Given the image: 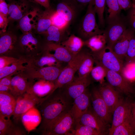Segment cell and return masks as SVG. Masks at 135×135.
<instances>
[{
    "mask_svg": "<svg viewBox=\"0 0 135 135\" xmlns=\"http://www.w3.org/2000/svg\"><path fill=\"white\" fill-rule=\"evenodd\" d=\"M135 62V35L131 39L126 56L124 64Z\"/></svg>",
    "mask_w": 135,
    "mask_h": 135,
    "instance_id": "f35d334b",
    "label": "cell"
},
{
    "mask_svg": "<svg viewBox=\"0 0 135 135\" xmlns=\"http://www.w3.org/2000/svg\"><path fill=\"white\" fill-rule=\"evenodd\" d=\"M69 24L56 11L52 18V25L60 28L66 29Z\"/></svg>",
    "mask_w": 135,
    "mask_h": 135,
    "instance_id": "ab89813d",
    "label": "cell"
},
{
    "mask_svg": "<svg viewBox=\"0 0 135 135\" xmlns=\"http://www.w3.org/2000/svg\"><path fill=\"white\" fill-rule=\"evenodd\" d=\"M39 10L36 8L29 10L18 21V27L23 33L31 32L33 29H34Z\"/></svg>",
    "mask_w": 135,
    "mask_h": 135,
    "instance_id": "4316f807",
    "label": "cell"
},
{
    "mask_svg": "<svg viewBox=\"0 0 135 135\" xmlns=\"http://www.w3.org/2000/svg\"><path fill=\"white\" fill-rule=\"evenodd\" d=\"M37 3H38L46 9H48L51 7L50 4V0H36Z\"/></svg>",
    "mask_w": 135,
    "mask_h": 135,
    "instance_id": "816d5d0a",
    "label": "cell"
},
{
    "mask_svg": "<svg viewBox=\"0 0 135 135\" xmlns=\"http://www.w3.org/2000/svg\"><path fill=\"white\" fill-rule=\"evenodd\" d=\"M91 100L90 94L87 89L74 100L70 111L75 124L79 122L81 116L90 107Z\"/></svg>",
    "mask_w": 135,
    "mask_h": 135,
    "instance_id": "9a60e30c",
    "label": "cell"
},
{
    "mask_svg": "<svg viewBox=\"0 0 135 135\" xmlns=\"http://www.w3.org/2000/svg\"><path fill=\"white\" fill-rule=\"evenodd\" d=\"M84 44V40L74 34L71 35L61 44L74 56L81 51Z\"/></svg>",
    "mask_w": 135,
    "mask_h": 135,
    "instance_id": "f546056e",
    "label": "cell"
},
{
    "mask_svg": "<svg viewBox=\"0 0 135 135\" xmlns=\"http://www.w3.org/2000/svg\"><path fill=\"white\" fill-rule=\"evenodd\" d=\"M16 102L15 97L9 92L0 91V105H6Z\"/></svg>",
    "mask_w": 135,
    "mask_h": 135,
    "instance_id": "b9f144b4",
    "label": "cell"
},
{
    "mask_svg": "<svg viewBox=\"0 0 135 135\" xmlns=\"http://www.w3.org/2000/svg\"><path fill=\"white\" fill-rule=\"evenodd\" d=\"M106 0H94V8L98 18V24L102 27L105 26L104 12Z\"/></svg>",
    "mask_w": 135,
    "mask_h": 135,
    "instance_id": "74e56055",
    "label": "cell"
},
{
    "mask_svg": "<svg viewBox=\"0 0 135 135\" xmlns=\"http://www.w3.org/2000/svg\"><path fill=\"white\" fill-rule=\"evenodd\" d=\"M106 3L108 8V14L106 19L108 24L118 20L120 17L122 10L117 0H106Z\"/></svg>",
    "mask_w": 135,
    "mask_h": 135,
    "instance_id": "d6a6232c",
    "label": "cell"
},
{
    "mask_svg": "<svg viewBox=\"0 0 135 135\" xmlns=\"http://www.w3.org/2000/svg\"><path fill=\"white\" fill-rule=\"evenodd\" d=\"M128 25L126 17L122 16L108 24L103 33L106 39V46L112 49L114 44L127 28Z\"/></svg>",
    "mask_w": 135,
    "mask_h": 135,
    "instance_id": "ba28073f",
    "label": "cell"
},
{
    "mask_svg": "<svg viewBox=\"0 0 135 135\" xmlns=\"http://www.w3.org/2000/svg\"><path fill=\"white\" fill-rule=\"evenodd\" d=\"M79 6H85L88 5L93 0H74Z\"/></svg>",
    "mask_w": 135,
    "mask_h": 135,
    "instance_id": "f5cc1de1",
    "label": "cell"
},
{
    "mask_svg": "<svg viewBox=\"0 0 135 135\" xmlns=\"http://www.w3.org/2000/svg\"><path fill=\"white\" fill-rule=\"evenodd\" d=\"M28 58H19L17 62L10 66H5L0 69V79L6 76H13L25 70L28 67L27 63Z\"/></svg>",
    "mask_w": 135,
    "mask_h": 135,
    "instance_id": "83f0119b",
    "label": "cell"
},
{
    "mask_svg": "<svg viewBox=\"0 0 135 135\" xmlns=\"http://www.w3.org/2000/svg\"><path fill=\"white\" fill-rule=\"evenodd\" d=\"M90 94L93 110L97 116L108 124L112 121V114L98 88H94Z\"/></svg>",
    "mask_w": 135,
    "mask_h": 135,
    "instance_id": "8fae6325",
    "label": "cell"
},
{
    "mask_svg": "<svg viewBox=\"0 0 135 135\" xmlns=\"http://www.w3.org/2000/svg\"><path fill=\"white\" fill-rule=\"evenodd\" d=\"M84 46L89 48L91 52L99 51L106 46L104 35L102 34L95 35L84 41Z\"/></svg>",
    "mask_w": 135,
    "mask_h": 135,
    "instance_id": "1f68e13d",
    "label": "cell"
},
{
    "mask_svg": "<svg viewBox=\"0 0 135 135\" xmlns=\"http://www.w3.org/2000/svg\"><path fill=\"white\" fill-rule=\"evenodd\" d=\"M91 53L96 65H100L108 70L121 74L124 65V62L107 46L100 50Z\"/></svg>",
    "mask_w": 135,
    "mask_h": 135,
    "instance_id": "277c9868",
    "label": "cell"
},
{
    "mask_svg": "<svg viewBox=\"0 0 135 135\" xmlns=\"http://www.w3.org/2000/svg\"><path fill=\"white\" fill-rule=\"evenodd\" d=\"M133 102L122 98L113 113L112 124L108 134L110 135L114 129L122 123L130 114Z\"/></svg>",
    "mask_w": 135,
    "mask_h": 135,
    "instance_id": "30bf717a",
    "label": "cell"
},
{
    "mask_svg": "<svg viewBox=\"0 0 135 135\" xmlns=\"http://www.w3.org/2000/svg\"><path fill=\"white\" fill-rule=\"evenodd\" d=\"M38 80L33 84H31L28 91L40 98L44 97L53 92L55 81Z\"/></svg>",
    "mask_w": 135,
    "mask_h": 135,
    "instance_id": "603a6c76",
    "label": "cell"
},
{
    "mask_svg": "<svg viewBox=\"0 0 135 135\" xmlns=\"http://www.w3.org/2000/svg\"><path fill=\"white\" fill-rule=\"evenodd\" d=\"M106 78L108 83L120 93L128 95L134 92L132 84L120 73L107 70Z\"/></svg>",
    "mask_w": 135,
    "mask_h": 135,
    "instance_id": "7c38bea8",
    "label": "cell"
},
{
    "mask_svg": "<svg viewBox=\"0 0 135 135\" xmlns=\"http://www.w3.org/2000/svg\"><path fill=\"white\" fill-rule=\"evenodd\" d=\"M42 48L43 50L50 52H53L54 53L52 54L55 58L62 63H68L75 56L71 54L65 47L61 44L52 42H46Z\"/></svg>",
    "mask_w": 135,
    "mask_h": 135,
    "instance_id": "ffe728a7",
    "label": "cell"
},
{
    "mask_svg": "<svg viewBox=\"0 0 135 135\" xmlns=\"http://www.w3.org/2000/svg\"><path fill=\"white\" fill-rule=\"evenodd\" d=\"M10 88L8 86L0 85V91L10 92Z\"/></svg>",
    "mask_w": 135,
    "mask_h": 135,
    "instance_id": "11a10c76",
    "label": "cell"
},
{
    "mask_svg": "<svg viewBox=\"0 0 135 135\" xmlns=\"http://www.w3.org/2000/svg\"><path fill=\"white\" fill-rule=\"evenodd\" d=\"M99 92L111 114L122 98L120 93L108 82L100 84L98 88Z\"/></svg>",
    "mask_w": 135,
    "mask_h": 135,
    "instance_id": "4fadbf2b",
    "label": "cell"
},
{
    "mask_svg": "<svg viewBox=\"0 0 135 135\" xmlns=\"http://www.w3.org/2000/svg\"><path fill=\"white\" fill-rule=\"evenodd\" d=\"M135 35V31L128 27L117 40L112 47L113 52L124 63L130 41Z\"/></svg>",
    "mask_w": 135,
    "mask_h": 135,
    "instance_id": "e0dca14e",
    "label": "cell"
},
{
    "mask_svg": "<svg viewBox=\"0 0 135 135\" xmlns=\"http://www.w3.org/2000/svg\"><path fill=\"white\" fill-rule=\"evenodd\" d=\"M78 123L90 127L100 132L106 134L108 124L100 118L90 107L80 117Z\"/></svg>",
    "mask_w": 135,
    "mask_h": 135,
    "instance_id": "5bb4252c",
    "label": "cell"
},
{
    "mask_svg": "<svg viewBox=\"0 0 135 135\" xmlns=\"http://www.w3.org/2000/svg\"><path fill=\"white\" fill-rule=\"evenodd\" d=\"M12 76L10 75L0 79V85L8 86L10 87Z\"/></svg>",
    "mask_w": 135,
    "mask_h": 135,
    "instance_id": "f907efd6",
    "label": "cell"
},
{
    "mask_svg": "<svg viewBox=\"0 0 135 135\" xmlns=\"http://www.w3.org/2000/svg\"><path fill=\"white\" fill-rule=\"evenodd\" d=\"M18 46L23 51L32 54L37 51L39 42L31 32L23 33L19 40Z\"/></svg>",
    "mask_w": 135,
    "mask_h": 135,
    "instance_id": "d4e9b609",
    "label": "cell"
},
{
    "mask_svg": "<svg viewBox=\"0 0 135 135\" xmlns=\"http://www.w3.org/2000/svg\"><path fill=\"white\" fill-rule=\"evenodd\" d=\"M0 114V135H7L8 132L13 124L10 118H6Z\"/></svg>",
    "mask_w": 135,
    "mask_h": 135,
    "instance_id": "60d3db41",
    "label": "cell"
},
{
    "mask_svg": "<svg viewBox=\"0 0 135 135\" xmlns=\"http://www.w3.org/2000/svg\"><path fill=\"white\" fill-rule=\"evenodd\" d=\"M128 10L126 17L128 25L135 31V4Z\"/></svg>",
    "mask_w": 135,
    "mask_h": 135,
    "instance_id": "ee69618b",
    "label": "cell"
},
{
    "mask_svg": "<svg viewBox=\"0 0 135 135\" xmlns=\"http://www.w3.org/2000/svg\"><path fill=\"white\" fill-rule=\"evenodd\" d=\"M56 11L69 24L75 18L79 6L74 0H58Z\"/></svg>",
    "mask_w": 135,
    "mask_h": 135,
    "instance_id": "ac0fdd59",
    "label": "cell"
},
{
    "mask_svg": "<svg viewBox=\"0 0 135 135\" xmlns=\"http://www.w3.org/2000/svg\"><path fill=\"white\" fill-rule=\"evenodd\" d=\"M131 114L135 126V101L132 104Z\"/></svg>",
    "mask_w": 135,
    "mask_h": 135,
    "instance_id": "db71d44e",
    "label": "cell"
},
{
    "mask_svg": "<svg viewBox=\"0 0 135 135\" xmlns=\"http://www.w3.org/2000/svg\"><path fill=\"white\" fill-rule=\"evenodd\" d=\"M16 35L10 31L0 32V56L5 55L15 48L17 42Z\"/></svg>",
    "mask_w": 135,
    "mask_h": 135,
    "instance_id": "484cf974",
    "label": "cell"
},
{
    "mask_svg": "<svg viewBox=\"0 0 135 135\" xmlns=\"http://www.w3.org/2000/svg\"><path fill=\"white\" fill-rule=\"evenodd\" d=\"M56 11L51 8L43 11L39 10L34 28L37 33L42 34L52 25V18Z\"/></svg>",
    "mask_w": 135,
    "mask_h": 135,
    "instance_id": "cb8c5ba5",
    "label": "cell"
},
{
    "mask_svg": "<svg viewBox=\"0 0 135 135\" xmlns=\"http://www.w3.org/2000/svg\"><path fill=\"white\" fill-rule=\"evenodd\" d=\"M134 4H135V0H131Z\"/></svg>",
    "mask_w": 135,
    "mask_h": 135,
    "instance_id": "6f0895ef",
    "label": "cell"
},
{
    "mask_svg": "<svg viewBox=\"0 0 135 135\" xmlns=\"http://www.w3.org/2000/svg\"><path fill=\"white\" fill-rule=\"evenodd\" d=\"M46 97H38L28 91L16 99V103L13 118L17 123L20 120L22 115L34 106H36L45 98Z\"/></svg>",
    "mask_w": 135,
    "mask_h": 135,
    "instance_id": "8992f818",
    "label": "cell"
},
{
    "mask_svg": "<svg viewBox=\"0 0 135 135\" xmlns=\"http://www.w3.org/2000/svg\"><path fill=\"white\" fill-rule=\"evenodd\" d=\"M88 51L82 49L64 67L55 82V86L53 92L61 88L73 80Z\"/></svg>",
    "mask_w": 135,
    "mask_h": 135,
    "instance_id": "5b68a950",
    "label": "cell"
},
{
    "mask_svg": "<svg viewBox=\"0 0 135 135\" xmlns=\"http://www.w3.org/2000/svg\"><path fill=\"white\" fill-rule=\"evenodd\" d=\"M19 58H17L7 56H1L0 57V69L10 65L17 61Z\"/></svg>",
    "mask_w": 135,
    "mask_h": 135,
    "instance_id": "f6af8a7d",
    "label": "cell"
},
{
    "mask_svg": "<svg viewBox=\"0 0 135 135\" xmlns=\"http://www.w3.org/2000/svg\"><path fill=\"white\" fill-rule=\"evenodd\" d=\"M66 29L60 28L52 25L42 34L44 36L46 42L61 44L68 38L66 36Z\"/></svg>",
    "mask_w": 135,
    "mask_h": 135,
    "instance_id": "f1b7e54d",
    "label": "cell"
},
{
    "mask_svg": "<svg viewBox=\"0 0 135 135\" xmlns=\"http://www.w3.org/2000/svg\"><path fill=\"white\" fill-rule=\"evenodd\" d=\"M70 100L60 90L46 96L36 106L40 111L42 120L39 129L42 131L51 122L70 109Z\"/></svg>",
    "mask_w": 135,
    "mask_h": 135,
    "instance_id": "6da1fadb",
    "label": "cell"
},
{
    "mask_svg": "<svg viewBox=\"0 0 135 135\" xmlns=\"http://www.w3.org/2000/svg\"><path fill=\"white\" fill-rule=\"evenodd\" d=\"M130 82H135V62L125 64L121 74Z\"/></svg>",
    "mask_w": 135,
    "mask_h": 135,
    "instance_id": "8d00e7d4",
    "label": "cell"
},
{
    "mask_svg": "<svg viewBox=\"0 0 135 135\" xmlns=\"http://www.w3.org/2000/svg\"><path fill=\"white\" fill-rule=\"evenodd\" d=\"M26 134L25 132L19 127L13 124L7 133V135H24Z\"/></svg>",
    "mask_w": 135,
    "mask_h": 135,
    "instance_id": "bcb514c9",
    "label": "cell"
},
{
    "mask_svg": "<svg viewBox=\"0 0 135 135\" xmlns=\"http://www.w3.org/2000/svg\"><path fill=\"white\" fill-rule=\"evenodd\" d=\"M21 120L26 130L29 133L35 130L41 124L42 116L38 108L34 106L23 114Z\"/></svg>",
    "mask_w": 135,
    "mask_h": 135,
    "instance_id": "d6986e66",
    "label": "cell"
},
{
    "mask_svg": "<svg viewBox=\"0 0 135 135\" xmlns=\"http://www.w3.org/2000/svg\"><path fill=\"white\" fill-rule=\"evenodd\" d=\"M134 134H135V126L131 113L122 123L114 129L110 135Z\"/></svg>",
    "mask_w": 135,
    "mask_h": 135,
    "instance_id": "4dcf8cb0",
    "label": "cell"
},
{
    "mask_svg": "<svg viewBox=\"0 0 135 135\" xmlns=\"http://www.w3.org/2000/svg\"><path fill=\"white\" fill-rule=\"evenodd\" d=\"M8 4L4 0H0V14L8 17Z\"/></svg>",
    "mask_w": 135,
    "mask_h": 135,
    "instance_id": "681fc988",
    "label": "cell"
},
{
    "mask_svg": "<svg viewBox=\"0 0 135 135\" xmlns=\"http://www.w3.org/2000/svg\"><path fill=\"white\" fill-rule=\"evenodd\" d=\"M96 14L93 0L88 5L86 12L78 29L80 38L84 41L95 35L103 33V30L100 28L97 23Z\"/></svg>",
    "mask_w": 135,
    "mask_h": 135,
    "instance_id": "7a4b0ae2",
    "label": "cell"
},
{
    "mask_svg": "<svg viewBox=\"0 0 135 135\" xmlns=\"http://www.w3.org/2000/svg\"><path fill=\"white\" fill-rule=\"evenodd\" d=\"M28 1L32 2L34 3H37L36 0H27Z\"/></svg>",
    "mask_w": 135,
    "mask_h": 135,
    "instance_id": "9f6ffc18",
    "label": "cell"
},
{
    "mask_svg": "<svg viewBox=\"0 0 135 135\" xmlns=\"http://www.w3.org/2000/svg\"><path fill=\"white\" fill-rule=\"evenodd\" d=\"M16 103L6 105H0V114L7 118H10L14 114Z\"/></svg>",
    "mask_w": 135,
    "mask_h": 135,
    "instance_id": "7bdbcfd3",
    "label": "cell"
},
{
    "mask_svg": "<svg viewBox=\"0 0 135 135\" xmlns=\"http://www.w3.org/2000/svg\"><path fill=\"white\" fill-rule=\"evenodd\" d=\"M9 21L8 16L0 14V32H4L6 31Z\"/></svg>",
    "mask_w": 135,
    "mask_h": 135,
    "instance_id": "7dc6e473",
    "label": "cell"
},
{
    "mask_svg": "<svg viewBox=\"0 0 135 135\" xmlns=\"http://www.w3.org/2000/svg\"><path fill=\"white\" fill-rule=\"evenodd\" d=\"M23 72L19 73L12 78L10 92L17 98L26 92L30 83Z\"/></svg>",
    "mask_w": 135,
    "mask_h": 135,
    "instance_id": "44dd1931",
    "label": "cell"
},
{
    "mask_svg": "<svg viewBox=\"0 0 135 135\" xmlns=\"http://www.w3.org/2000/svg\"><path fill=\"white\" fill-rule=\"evenodd\" d=\"M94 63L91 52L88 51L78 70V76L84 77L89 75Z\"/></svg>",
    "mask_w": 135,
    "mask_h": 135,
    "instance_id": "836d02e7",
    "label": "cell"
},
{
    "mask_svg": "<svg viewBox=\"0 0 135 135\" xmlns=\"http://www.w3.org/2000/svg\"><path fill=\"white\" fill-rule=\"evenodd\" d=\"M62 63L58 61L53 54L49 51L43 50L41 53L37 56L28 58V67L40 68L50 66H62Z\"/></svg>",
    "mask_w": 135,
    "mask_h": 135,
    "instance_id": "2e32d148",
    "label": "cell"
},
{
    "mask_svg": "<svg viewBox=\"0 0 135 135\" xmlns=\"http://www.w3.org/2000/svg\"><path fill=\"white\" fill-rule=\"evenodd\" d=\"M122 10H128L134 4L131 0H117Z\"/></svg>",
    "mask_w": 135,
    "mask_h": 135,
    "instance_id": "c3c4849f",
    "label": "cell"
},
{
    "mask_svg": "<svg viewBox=\"0 0 135 135\" xmlns=\"http://www.w3.org/2000/svg\"><path fill=\"white\" fill-rule=\"evenodd\" d=\"M75 124V121L70 109L50 122L42 132V134L43 135H68L73 128Z\"/></svg>",
    "mask_w": 135,
    "mask_h": 135,
    "instance_id": "3957f363",
    "label": "cell"
},
{
    "mask_svg": "<svg viewBox=\"0 0 135 135\" xmlns=\"http://www.w3.org/2000/svg\"><path fill=\"white\" fill-rule=\"evenodd\" d=\"M107 70L103 66L96 64L94 66L90 73L92 78L100 84L104 83V78H106Z\"/></svg>",
    "mask_w": 135,
    "mask_h": 135,
    "instance_id": "d590c367",
    "label": "cell"
},
{
    "mask_svg": "<svg viewBox=\"0 0 135 135\" xmlns=\"http://www.w3.org/2000/svg\"><path fill=\"white\" fill-rule=\"evenodd\" d=\"M91 82L90 75L84 77L74 76L71 82L61 88V90L69 99L74 100L85 91Z\"/></svg>",
    "mask_w": 135,
    "mask_h": 135,
    "instance_id": "9c48e42d",
    "label": "cell"
},
{
    "mask_svg": "<svg viewBox=\"0 0 135 135\" xmlns=\"http://www.w3.org/2000/svg\"><path fill=\"white\" fill-rule=\"evenodd\" d=\"M68 135H102L96 130L79 123L75 124Z\"/></svg>",
    "mask_w": 135,
    "mask_h": 135,
    "instance_id": "e575fe53",
    "label": "cell"
},
{
    "mask_svg": "<svg viewBox=\"0 0 135 135\" xmlns=\"http://www.w3.org/2000/svg\"><path fill=\"white\" fill-rule=\"evenodd\" d=\"M28 1L27 0H19L8 4V20L19 21L29 10Z\"/></svg>",
    "mask_w": 135,
    "mask_h": 135,
    "instance_id": "7402d4cb",
    "label": "cell"
},
{
    "mask_svg": "<svg viewBox=\"0 0 135 135\" xmlns=\"http://www.w3.org/2000/svg\"><path fill=\"white\" fill-rule=\"evenodd\" d=\"M64 67L50 66L40 68L28 67L23 72L30 82L35 79L55 81Z\"/></svg>",
    "mask_w": 135,
    "mask_h": 135,
    "instance_id": "52a82bcc",
    "label": "cell"
}]
</instances>
